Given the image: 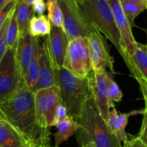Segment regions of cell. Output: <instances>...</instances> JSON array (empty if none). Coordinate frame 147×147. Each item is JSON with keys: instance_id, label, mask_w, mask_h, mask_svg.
<instances>
[{"instance_id": "obj_1", "label": "cell", "mask_w": 147, "mask_h": 147, "mask_svg": "<svg viewBox=\"0 0 147 147\" xmlns=\"http://www.w3.org/2000/svg\"><path fill=\"white\" fill-rule=\"evenodd\" d=\"M0 111L22 134L28 145L50 144V130L40 127L37 121L34 93L25 86L0 106Z\"/></svg>"}, {"instance_id": "obj_27", "label": "cell", "mask_w": 147, "mask_h": 147, "mask_svg": "<svg viewBox=\"0 0 147 147\" xmlns=\"http://www.w3.org/2000/svg\"><path fill=\"white\" fill-rule=\"evenodd\" d=\"M18 1L19 0H11L6 5H4L2 8L0 9V30L7 17L11 14L13 10L14 9Z\"/></svg>"}, {"instance_id": "obj_30", "label": "cell", "mask_w": 147, "mask_h": 147, "mask_svg": "<svg viewBox=\"0 0 147 147\" xmlns=\"http://www.w3.org/2000/svg\"><path fill=\"white\" fill-rule=\"evenodd\" d=\"M32 7L34 15H43L45 10L47 9V3L45 0H38L32 6Z\"/></svg>"}, {"instance_id": "obj_29", "label": "cell", "mask_w": 147, "mask_h": 147, "mask_svg": "<svg viewBox=\"0 0 147 147\" xmlns=\"http://www.w3.org/2000/svg\"><path fill=\"white\" fill-rule=\"evenodd\" d=\"M119 115V113L117 111V110H116L115 107L113 108L112 110L110 111V113H109V119H108L107 123L109 129H110L111 131L113 132V134H114L115 128H116V121H117Z\"/></svg>"}, {"instance_id": "obj_4", "label": "cell", "mask_w": 147, "mask_h": 147, "mask_svg": "<svg viewBox=\"0 0 147 147\" xmlns=\"http://www.w3.org/2000/svg\"><path fill=\"white\" fill-rule=\"evenodd\" d=\"M80 9L93 27L110 40L128 65V59L111 7L108 0H83Z\"/></svg>"}, {"instance_id": "obj_14", "label": "cell", "mask_w": 147, "mask_h": 147, "mask_svg": "<svg viewBox=\"0 0 147 147\" xmlns=\"http://www.w3.org/2000/svg\"><path fill=\"white\" fill-rule=\"evenodd\" d=\"M128 68L136 80L143 79L147 81V50L146 45L137 43L134 51L129 57Z\"/></svg>"}, {"instance_id": "obj_22", "label": "cell", "mask_w": 147, "mask_h": 147, "mask_svg": "<svg viewBox=\"0 0 147 147\" xmlns=\"http://www.w3.org/2000/svg\"><path fill=\"white\" fill-rule=\"evenodd\" d=\"M19 36H20V31H19L15 9H14L11 14V20L7 27V33H6V42H7V48H14L17 47Z\"/></svg>"}, {"instance_id": "obj_24", "label": "cell", "mask_w": 147, "mask_h": 147, "mask_svg": "<svg viewBox=\"0 0 147 147\" xmlns=\"http://www.w3.org/2000/svg\"><path fill=\"white\" fill-rule=\"evenodd\" d=\"M122 7L124 11L125 14L129 20V24L131 27L134 26L135 19L142 12L146 10V7L144 4H137V3L127 2V1H121Z\"/></svg>"}, {"instance_id": "obj_10", "label": "cell", "mask_w": 147, "mask_h": 147, "mask_svg": "<svg viewBox=\"0 0 147 147\" xmlns=\"http://www.w3.org/2000/svg\"><path fill=\"white\" fill-rule=\"evenodd\" d=\"M68 40L63 28L52 25L51 32L43 40L54 70L63 67Z\"/></svg>"}, {"instance_id": "obj_43", "label": "cell", "mask_w": 147, "mask_h": 147, "mask_svg": "<svg viewBox=\"0 0 147 147\" xmlns=\"http://www.w3.org/2000/svg\"><path fill=\"white\" fill-rule=\"evenodd\" d=\"M145 147H147V146H145Z\"/></svg>"}, {"instance_id": "obj_33", "label": "cell", "mask_w": 147, "mask_h": 147, "mask_svg": "<svg viewBox=\"0 0 147 147\" xmlns=\"http://www.w3.org/2000/svg\"><path fill=\"white\" fill-rule=\"evenodd\" d=\"M121 147H145V145L138 139L137 136H135L129 139Z\"/></svg>"}, {"instance_id": "obj_16", "label": "cell", "mask_w": 147, "mask_h": 147, "mask_svg": "<svg viewBox=\"0 0 147 147\" xmlns=\"http://www.w3.org/2000/svg\"><path fill=\"white\" fill-rule=\"evenodd\" d=\"M21 133L6 119H0V147H27Z\"/></svg>"}, {"instance_id": "obj_28", "label": "cell", "mask_w": 147, "mask_h": 147, "mask_svg": "<svg viewBox=\"0 0 147 147\" xmlns=\"http://www.w3.org/2000/svg\"><path fill=\"white\" fill-rule=\"evenodd\" d=\"M143 120H142V126L137 138L145 145L147 146V111L143 110Z\"/></svg>"}, {"instance_id": "obj_15", "label": "cell", "mask_w": 147, "mask_h": 147, "mask_svg": "<svg viewBox=\"0 0 147 147\" xmlns=\"http://www.w3.org/2000/svg\"><path fill=\"white\" fill-rule=\"evenodd\" d=\"M56 86L55 75V70L52 66L50 57L47 54L45 45L42 40V53L40 57V67L39 73V80L32 92L37 91L41 89L47 88Z\"/></svg>"}, {"instance_id": "obj_36", "label": "cell", "mask_w": 147, "mask_h": 147, "mask_svg": "<svg viewBox=\"0 0 147 147\" xmlns=\"http://www.w3.org/2000/svg\"><path fill=\"white\" fill-rule=\"evenodd\" d=\"M37 1H38V0H24V2L30 6H32Z\"/></svg>"}, {"instance_id": "obj_26", "label": "cell", "mask_w": 147, "mask_h": 147, "mask_svg": "<svg viewBox=\"0 0 147 147\" xmlns=\"http://www.w3.org/2000/svg\"><path fill=\"white\" fill-rule=\"evenodd\" d=\"M13 11H14V10H13ZM12 12L11 13V14H10L8 17H7V19L6 20V21L4 22L3 26L1 27V30H0V63H1V60H2L3 57H4V55H5L7 50V42H6V33H7V27H8L9 23L10 20H11Z\"/></svg>"}, {"instance_id": "obj_6", "label": "cell", "mask_w": 147, "mask_h": 147, "mask_svg": "<svg viewBox=\"0 0 147 147\" xmlns=\"http://www.w3.org/2000/svg\"><path fill=\"white\" fill-rule=\"evenodd\" d=\"M64 16V31L68 41L88 37L96 30L86 17L77 0H58Z\"/></svg>"}, {"instance_id": "obj_7", "label": "cell", "mask_w": 147, "mask_h": 147, "mask_svg": "<svg viewBox=\"0 0 147 147\" xmlns=\"http://www.w3.org/2000/svg\"><path fill=\"white\" fill-rule=\"evenodd\" d=\"M24 86L16 59V47L7 48L0 63V106Z\"/></svg>"}, {"instance_id": "obj_9", "label": "cell", "mask_w": 147, "mask_h": 147, "mask_svg": "<svg viewBox=\"0 0 147 147\" xmlns=\"http://www.w3.org/2000/svg\"><path fill=\"white\" fill-rule=\"evenodd\" d=\"M91 65L93 72L106 70L115 73L114 60L111 56L106 37L99 31L96 30L88 37Z\"/></svg>"}, {"instance_id": "obj_25", "label": "cell", "mask_w": 147, "mask_h": 147, "mask_svg": "<svg viewBox=\"0 0 147 147\" xmlns=\"http://www.w3.org/2000/svg\"><path fill=\"white\" fill-rule=\"evenodd\" d=\"M107 86L109 101L111 105V107L114 108L115 106L113 103V102L119 103L120 101H121L122 98H123V93L119 88V85L116 83V81H114L113 78L110 76V73L108 77Z\"/></svg>"}, {"instance_id": "obj_17", "label": "cell", "mask_w": 147, "mask_h": 147, "mask_svg": "<svg viewBox=\"0 0 147 147\" xmlns=\"http://www.w3.org/2000/svg\"><path fill=\"white\" fill-rule=\"evenodd\" d=\"M56 132L53 134L55 138V146H57L63 142H67L70 136L77 132L80 128L78 122L70 116L59 121L55 125Z\"/></svg>"}, {"instance_id": "obj_32", "label": "cell", "mask_w": 147, "mask_h": 147, "mask_svg": "<svg viewBox=\"0 0 147 147\" xmlns=\"http://www.w3.org/2000/svg\"><path fill=\"white\" fill-rule=\"evenodd\" d=\"M139 85V88H140L141 93L143 96V98L144 100L145 103V108L144 110L145 111H147V81L143 79L136 80Z\"/></svg>"}, {"instance_id": "obj_18", "label": "cell", "mask_w": 147, "mask_h": 147, "mask_svg": "<svg viewBox=\"0 0 147 147\" xmlns=\"http://www.w3.org/2000/svg\"><path fill=\"white\" fill-rule=\"evenodd\" d=\"M42 41L40 40L37 45L36 54L33 58L32 61L30 63L27 73H26L25 78H24V86L32 91L35 86L37 85L39 80V73H40V57L42 53Z\"/></svg>"}, {"instance_id": "obj_23", "label": "cell", "mask_w": 147, "mask_h": 147, "mask_svg": "<svg viewBox=\"0 0 147 147\" xmlns=\"http://www.w3.org/2000/svg\"><path fill=\"white\" fill-rule=\"evenodd\" d=\"M135 112L119 113L115 128L114 135L121 145L122 143H126L129 139L126 132V128L129 122V118Z\"/></svg>"}, {"instance_id": "obj_2", "label": "cell", "mask_w": 147, "mask_h": 147, "mask_svg": "<svg viewBox=\"0 0 147 147\" xmlns=\"http://www.w3.org/2000/svg\"><path fill=\"white\" fill-rule=\"evenodd\" d=\"M77 121L80 128L76 133V139L80 146L83 145L90 147L122 146L100 114L93 92L87 99Z\"/></svg>"}, {"instance_id": "obj_41", "label": "cell", "mask_w": 147, "mask_h": 147, "mask_svg": "<svg viewBox=\"0 0 147 147\" xmlns=\"http://www.w3.org/2000/svg\"><path fill=\"white\" fill-rule=\"evenodd\" d=\"M78 1V2H82V1H83V0H77Z\"/></svg>"}, {"instance_id": "obj_20", "label": "cell", "mask_w": 147, "mask_h": 147, "mask_svg": "<svg viewBox=\"0 0 147 147\" xmlns=\"http://www.w3.org/2000/svg\"><path fill=\"white\" fill-rule=\"evenodd\" d=\"M52 24L45 15H34L30 20L29 31L34 37L47 36L51 32Z\"/></svg>"}, {"instance_id": "obj_37", "label": "cell", "mask_w": 147, "mask_h": 147, "mask_svg": "<svg viewBox=\"0 0 147 147\" xmlns=\"http://www.w3.org/2000/svg\"><path fill=\"white\" fill-rule=\"evenodd\" d=\"M27 147H57V146H53L50 144L49 145H28Z\"/></svg>"}, {"instance_id": "obj_39", "label": "cell", "mask_w": 147, "mask_h": 147, "mask_svg": "<svg viewBox=\"0 0 147 147\" xmlns=\"http://www.w3.org/2000/svg\"><path fill=\"white\" fill-rule=\"evenodd\" d=\"M146 37H147V29L146 30ZM146 50H147V42H146Z\"/></svg>"}, {"instance_id": "obj_11", "label": "cell", "mask_w": 147, "mask_h": 147, "mask_svg": "<svg viewBox=\"0 0 147 147\" xmlns=\"http://www.w3.org/2000/svg\"><path fill=\"white\" fill-rule=\"evenodd\" d=\"M108 1L111 7L116 23L121 35L125 53L128 59V65H129V57L134 51L138 42L136 41L134 37L132 27L129 24V20L125 14L121 0H108Z\"/></svg>"}, {"instance_id": "obj_3", "label": "cell", "mask_w": 147, "mask_h": 147, "mask_svg": "<svg viewBox=\"0 0 147 147\" xmlns=\"http://www.w3.org/2000/svg\"><path fill=\"white\" fill-rule=\"evenodd\" d=\"M55 75L63 103L67 108L69 116L77 121L83 112L87 99L93 92L94 74L88 78L78 77L62 67L55 70Z\"/></svg>"}, {"instance_id": "obj_38", "label": "cell", "mask_w": 147, "mask_h": 147, "mask_svg": "<svg viewBox=\"0 0 147 147\" xmlns=\"http://www.w3.org/2000/svg\"><path fill=\"white\" fill-rule=\"evenodd\" d=\"M0 119H5V118H4V116H3V114L1 113V111H0Z\"/></svg>"}, {"instance_id": "obj_8", "label": "cell", "mask_w": 147, "mask_h": 147, "mask_svg": "<svg viewBox=\"0 0 147 147\" xmlns=\"http://www.w3.org/2000/svg\"><path fill=\"white\" fill-rule=\"evenodd\" d=\"M37 121L41 128L47 130L55 126V113L63 103L60 88L56 85L34 93Z\"/></svg>"}, {"instance_id": "obj_21", "label": "cell", "mask_w": 147, "mask_h": 147, "mask_svg": "<svg viewBox=\"0 0 147 147\" xmlns=\"http://www.w3.org/2000/svg\"><path fill=\"white\" fill-rule=\"evenodd\" d=\"M46 3L47 17L52 25L64 28V16L58 0H46Z\"/></svg>"}, {"instance_id": "obj_42", "label": "cell", "mask_w": 147, "mask_h": 147, "mask_svg": "<svg viewBox=\"0 0 147 147\" xmlns=\"http://www.w3.org/2000/svg\"><path fill=\"white\" fill-rule=\"evenodd\" d=\"M146 5H147V0H146Z\"/></svg>"}, {"instance_id": "obj_13", "label": "cell", "mask_w": 147, "mask_h": 147, "mask_svg": "<svg viewBox=\"0 0 147 147\" xmlns=\"http://www.w3.org/2000/svg\"><path fill=\"white\" fill-rule=\"evenodd\" d=\"M109 75V72L106 70L94 72V78L93 80V94L95 101L100 114L106 122L109 119L111 108L108 93L107 80Z\"/></svg>"}, {"instance_id": "obj_40", "label": "cell", "mask_w": 147, "mask_h": 147, "mask_svg": "<svg viewBox=\"0 0 147 147\" xmlns=\"http://www.w3.org/2000/svg\"><path fill=\"white\" fill-rule=\"evenodd\" d=\"M81 147H90V146H87V145H83V146H82Z\"/></svg>"}, {"instance_id": "obj_19", "label": "cell", "mask_w": 147, "mask_h": 147, "mask_svg": "<svg viewBox=\"0 0 147 147\" xmlns=\"http://www.w3.org/2000/svg\"><path fill=\"white\" fill-rule=\"evenodd\" d=\"M17 20L18 22L20 34L29 31L30 20L34 15L32 6L28 5L24 0H19L15 8Z\"/></svg>"}, {"instance_id": "obj_34", "label": "cell", "mask_w": 147, "mask_h": 147, "mask_svg": "<svg viewBox=\"0 0 147 147\" xmlns=\"http://www.w3.org/2000/svg\"><path fill=\"white\" fill-rule=\"evenodd\" d=\"M121 1H127V2L137 3V4H144V5L146 7V9H147V5H146V0H121Z\"/></svg>"}, {"instance_id": "obj_31", "label": "cell", "mask_w": 147, "mask_h": 147, "mask_svg": "<svg viewBox=\"0 0 147 147\" xmlns=\"http://www.w3.org/2000/svg\"><path fill=\"white\" fill-rule=\"evenodd\" d=\"M67 116H69V114L67 108H66V106H65L63 103H61V104L57 107V110H56L55 119V125L59 121L62 120V119H64L65 118L67 117Z\"/></svg>"}, {"instance_id": "obj_5", "label": "cell", "mask_w": 147, "mask_h": 147, "mask_svg": "<svg viewBox=\"0 0 147 147\" xmlns=\"http://www.w3.org/2000/svg\"><path fill=\"white\" fill-rule=\"evenodd\" d=\"M63 67L78 77L93 76L88 37H78L68 42Z\"/></svg>"}, {"instance_id": "obj_35", "label": "cell", "mask_w": 147, "mask_h": 147, "mask_svg": "<svg viewBox=\"0 0 147 147\" xmlns=\"http://www.w3.org/2000/svg\"><path fill=\"white\" fill-rule=\"evenodd\" d=\"M10 1H11V0H0V9L2 8L4 5H6Z\"/></svg>"}, {"instance_id": "obj_12", "label": "cell", "mask_w": 147, "mask_h": 147, "mask_svg": "<svg viewBox=\"0 0 147 147\" xmlns=\"http://www.w3.org/2000/svg\"><path fill=\"white\" fill-rule=\"evenodd\" d=\"M39 41L40 39L33 37L30 31L19 36L16 47V59L24 84L27 69L35 55Z\"/></svg>"}]
</instances>
